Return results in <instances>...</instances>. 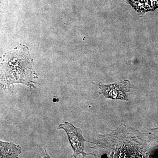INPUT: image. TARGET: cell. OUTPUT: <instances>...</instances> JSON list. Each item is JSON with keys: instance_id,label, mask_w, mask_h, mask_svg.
I'll return each instance as SVG.
<instances>
[{"instance_id": "obj_1", "label": "cell", "mask_w": 158, "mask_h": 158, "mask_svg": "<svg viewBox=\"0 0 158 158\" xmlns=\"http://www.w3.org/2000/svg\"><path fill=\"white\" fill-rule=\"evenodd\" d=\"M33 59L27 46L21 44L3 55L1 66V85L9 88L14 84H22L35 88V80L38 78L32 66Z\"/></svg>"}, {"instance_id": "obj_2", "label": "cell", "mask_w": 158, "mask_h": 158, "mask_svg": "<svg viewBox=\"0 0 158 158\" xmlns=\"http://www.w3.org/2000/svg\"><path fill=\"white\" fill-rule=\"evenodd\" d=\"M57 129L63 130L67 134L69 140L73 151V156L74 157L77 158L80 154H81L83 157L89 155H94L87 154L84 152V144L85 142L89 141L84 139L81 129L76 127L70 123L65 122L64 123L59 124Z\"/></svg>"}, {"instance_id": "obj_3", "label": "cell", "mask_w": 158, "mask_h": 158, "mask_svg": "<svg viewBox=\"0 0 158 158\" xmlns=\"http://www.w3.org/2000/svg\"><path fill=\"white\" fill-rule=\"evenodd\" d=\"M101 94L107 98L113 99L127 100L126 93L130 91L131 84L128 81H124L119 83L110 85H102L99 84Z\"/></svg>"}, {"instance_id": "obj_4", "label": "cell", "mask_w": 158, "mask_h": 158, "mask_svg": "<svg viewBox=\"0 0 158 158\" xmlns=\"http://www.w3.org/2000/svg\"><path fill=\"white\" fill-rule=\"evenodd\" d=\"M0 158H18L21 153V148L11 142L0 141Z\"/></svg>"}, {"instance_id": "obj_5", "label": "cell", "mask_w": 158, "mask_h": 158, "mask_svg": "<svg viewBox=\"0 0 158 158\" xmlns=\"http://www.w3.org/2000/svg\"><path fill=\"white\" fill-rule=\"evenodd\" d=\"M136 11L144 13L158 8V0H128Z\"/></svg>"}]
</instances>
